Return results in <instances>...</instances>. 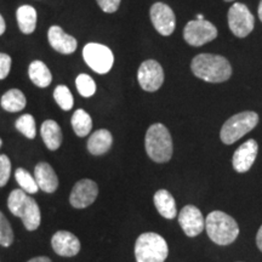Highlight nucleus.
Returning <instances> with one entry per match:
<instances>
[{
  "instance_id": "obj_1",
  "label": "nucleus",
  "mask_w": 262,
  "mask_h": 262,
  "mask_svg": "<svg viewBox=\"0 0 262 262\" xmlns=\"http://www.w3.org/2000/svg\"><path fill=\"white\" fill-rule=\"evenodd\" d=\"M191 70L194 77L208 83H224L232 75V66L224 56L199 54L193 57Z\"/></svg>"
},
{
  "instance_id": "obj_2",
  "label": "nucleus",
  "mask_w": 262,
  "mask_h": 262,
  "mask_svg": "<svg viewBox=\"0 0 262 262\" xmlns=\"http://www.w3.org/2000/svg\"><path fill=\"white\" fill-rule=\"evenodd\" d=\"M209 238L217 245H229L239 235V226L233 217L224 211H211L205 219Z\"/></svg>"
},
{
  "instance_id": "obj_3",
  "label": "nucleus",
  "mask_w": 262,
  "mask_h": 262,
  "mask_svg": "<svg viewBox=\"0 0 262 262\" xmlns=\"http://www.w3.org/2000/svg\"><path fill=\"white\" fill-rule=\"evenodd\" d=\"M147 155L153 162L166 163L171 159L173 146L168 127L157 123L149 126L145 137Z\"/></svg>"
},
{
  "instance_id": "obj_4",
  "label": "nucleus",
  "mask_w": 262,
  "mask_h": 262,
  "mask_svg": "<svg viewBox=\"0 0 262 262\" xmlns=\"http://www.w3.org/2000/svg\"><path fill=\"white\" fill-rule=\"evenodd\" d=\"M8 208L15 216L21 217L28 231H35L40 226L41 215L37 202L22 189H14L8 199Z\"/></svg>"
},
{
  "instance_id": "obj_5",
  "label": "nucleus",
  "mask_w": 262,
  "mask_h": 262,
  "mask_svg": "<svg viewBox=\"0 0 262 262\" xmlns=\"http://www.w3.org/2000/svg\"><path fill=\"white\" fill-rule=\"evenodd\" d=\"M169 254L168 243L162 235L155 232L142 233L135 243L137 262H164Z\"/></svg>"
},
{
  "instance_id": "obj_6",
  "label": "nucleus",
  "mask_w": 262,
  "mask_h": 262,
  "mask_svg": "<svg viewBox=\"0 0 262 262\" xmlns=\"http://www.w3.org/2000/svg\"><path fill=\"white\" fill-rule=\"evenodd\" d=\"M258 123L257 113L251 111H245L234 114L221 127L220 137L225 145H232L237 142L248 133H250Z\"/></svg>"
},
{
  "instance_id": "obj_7",
  "label": "nucleus",
  "mask_w": 262,
  "mask_h": 262,
  "mask_svg": "<svg viewBox=\"0 0 262 262\" xmlns=\"http://www.w3.org/2000/svg\"><path fill=\"white\" fill-rule=\"evenodd\" d=\"M83 57L86 64L98 74H106L113 67V52L106 45L89 42L83 49Z\"/></svg>"
},
{
  "instance_id": "obj_8",
  "label": "nucleus",
  "mask_w": 262,
  "mask_h": 262,
  "mask_svg": "<svg viewBox=\"0 0 262 262\" xmlns=\"http://www.w3.org/2000/svg\"><path fill=\"white\" fill-rule=\"evenodd\" d=\"M217 37V28L206 19H193L183 28V38L191 47L199 48Z\"/></svg>"
},
{
  "instance_id": "obj_9",
  "label": "nucleus",
  "mask_w": 262,
  "mask_h": 262,
  "mask_svg": "<svg viewBox=\"0 0 262 262\" xmlns=\"http://www.w3.org/2000/svg\"><path fill=\"white\" fill-rule=\"evenodd\" d=\"M228 27L237 38H245L253 32L255 18L243 3H234L228 10Z\"/></svg>"
},
{
  "instance_id": "obj_10",
  "label": "nucleus",
  "mask_w": 262,
  "mask_h": 262,
  "mask_svg": "<svg viewBox=\"0 0 262 262\" xmlns=\"http://www.w3.org/2000/svg\"><path fill=\"white\" fill-rule=\"evenodd\" d=\"M137 80L140 86L148 93L159 90L164 83V71L159 62L147 60L142 62L137 72Z\"/></svg>"
},
{
  "instance_id": "obj_11",
  "label": "nucleus",
  "mask_w": 262,
  "mask_h": 262,
  "mask_svg": "<svg viewBox=\"0 0 262 262\" xmlns=\"http://www.w3.org/2000/svg\"><path fill=\"white\" fill-rule=\"evenodd\" d=\"M150 21L159 34L168 37L176 27V17L172 9L164 3H156L149 10Z\"/></svg>"
},
{
  "instance_id": "obj_12",
  "label": "nucleus",
  "mask_w": 262,
  "mask_h": 262,
  "mask_svg": "<svg viewBox=\"0 0 262 262\" xmlns=\"http://www.w3.org/2000/svg\"><path fill=\"white\" fill-rule=\"evenodd\" d=\"M97 195L98 187L96 182H94L93 180L85 179L75 183L71 192L70 202L74 208L84 209L93 204L96 201Z\"/></svg>"
},
{
  "instance_id": "obj_13",
  "label": "nucleus",
  "mask_w": 262,
  "mask_h": 262,
  "mask_svg": "<svg viewBox=\"0 0 262 262\" xmlns=\"http://www.w3.org/2000/svg\"><path fill=\"white\" fill-rule=\"evenodd\" d=\"M179 224L188 237H196L205 227L204 217L194 205H186L179 214Z\"/></svg>"
},
{
  "instance_id": "obj_14",
  "label": "nucleus",
  "mask_w": 262,
  "mask_h": 262,
  "mask_svg": "<svg viewBox=\"0 0 262 262\" xmlns=\"http://www.w3.org/2000/svg\"><path fill=\"white\" fill-rule=\"evenodd\" d=\"M258 153V145L253 139L245 141L243 145H241L235 149L232 158V164L237 172L243 173L250 170L251 166L256 159Z\"/></svg>"
},
{
  "instance_id": "obj_15",
  "label": "nucleus",
  "mask_w": 262,
  "mask_h": 262,
  "mask_svg": "<svg viewBox=\"0 0 262 262\" xmlns=\"http://www.w3.org/2000/svg\"><path fill=\"white\" fill-rule=\"evenodd\" d=\"M52 249L55 253L64 257L75 256L80 250L79 239L68 231H58L51 239Z\"/></svg>"
},
{
  "instance_id": "obj_16",
  "label": "nucleus",
  "mask_w": 262,
  "mask_h": 262,
  "mask_svg": "<svg viewBox=\"0 0 262 262\" xmlns=\"http://www.w3.org/2000/svg\"><path fill=\"white\" fill-rule=\"evenodd\" d=\"M48 38L51 48L55 49V50L58 52H61V54L70 55L73 54V52L77 50V39L73 38L70 34H67V33H64L63 29L58 27V26H52V27L49 29Z\"/></svg>"
},
{
  "instance_id": "obj_17",
  "label": "nucleus",
  "mask_w": 262,
  "mask_h": 262,
  "mask_svg": "<svg viewBox=\"0 0 262 262\" xmlns=\"http://www.w3.org/2000/svg\"><path fill=\"white\" fill-rule=\"evenodd\" d=\"M34 178L39 188L45 193H54L58 187V179L50 164L39 163L34 169Z\"/></svg>"
},
{
  "instance_id": "obj_18",
  "label": "nucleus",
  "mask_w": 262,
  "mask_h": 262,
  "mask_svg": "<svg viewBox=\"0 0 262 262\" xmlns=\"http://www.w3.org/2000/svg\"><path fill=\"white\" fill-rule=\"evenodd\" d=\"M113 143L112 134L106 129H100L95 131L88 141V149L91 155L101 156L107 153L111 149Z\"/></svg>"
},
{
  "instance_id": "obj_19",
  "label": "nucleus",
  "mask_w": 262,
  "mask_h": 262,
  "mask_svg": "<svg viewBox=\"0 0 262 262\" xmlns=\"http://www.w3.org/2000/svg\"><path fill=\"white\" fill-rule=\"evenodd\" d=\"M153 202H155L157 210L163 217L172 220L178 215L175 199L166 189H159L158 192H156L155 196H153Z\"/></svg>"
},
{
  "instance_id": "obj_20",
  "label": "nucleus",
  "mask_w": 262,
  "mask_h": 262,
  "mask_svg": "<svg viewBox=\"0 0 262 262\" xmlns=\"http://www.w3.org/2000/svg\"><path fill=\"white\" fill-rule=\"evenodd\" d=\"M40 134L42 141L50 150L60 148L62 143V131L58 124L55 120H45L42 123Z\"/></svg>"
},
{
  "instance_id": "obj_21",
  "label": "nucleus",
  "mask_w": 262,
  "mask_h": 262,
  "mask_svg": "<svg viewBox=\"0 0 262 262\" xmlns=\"http://www.w3.org/2000/svg\"><path fill=\"white\" fill-rule=\"evenodd\" d=\"M28 74L31 80L39 88H47L51 84L52 75L48 66L41 61H33L29 66Z\"/></svg>"
},
{
  "instance_id": "obj_22",
  "label": "nucleus",
  "mask_w": 262,
  "mask_h": 262,
  "mask_svg": "<svg viewBox=\"0 0 262 262\" xmlns=\"http://www.w3.org/2000/svg\"><path fill=\"white\" fill-rule=\"evenodd\" d=\"M18 27L25 34H31L37 26V11L33 6L24 5L17 9Z\"/></svg>"
},
{
  "instance_id": "obj_23",
  "label": "nucleus",
  "mask_w": 262,
  "mask_h": 262,
  "mask_svg": "<svg viewBox=\"0 0 262 262\" xmlns=\"http://www.w3.org/2000/svg\"><path fill=\"white\" fill-rule=\"evenodd\" d=\"M0 103H2V107L4 108L5 111L15 113L24 110L27 101H26V96L21 90L11 89L6 91V93L3 95Z\"/></svg>"
},
{
  "instance_id": "obj_24",
  "label": "nucleus",
  "mask_w": 262,
  "mask_h": 262,
  "mask_svg": "<svg viewBox=\"0 0 262 262\" xmlns=\"http://www.w3.org/2000/svg\"><path fill=\"white\" fill-rule=\"evenodd\" d=\"M72 127L77 136L84 137L89 135L91 129H93V119L89 113L85 112L84 110H77L72 116Z\"/></svg>"
},
{
  "instance_id": "obj_25",
  "label": "nucleus",
  "mask_w": 262,
  "mask_h": 262,
  "mask_svg": "<svg viewBox=\"0 0 262 262\" xmlns=\"http://www.w3.org/2000/svg\"><path fill=\"white\" fill-rule=\"evenodd\" d=\"M15 179L21 187L22 191H25L28 194H33V193H37L39 189V186L35 178L31 175L27 170L24 168H18L15 172Z\"/></svg>"
},
{
  "instance_id": "obj_26",
  "label": "nucleus",
  "mask_w": 262,
  "mask_h": 262,
  "mask_svg": "<svg viewBox=\"0 0 262 262\" xmlns=\"http://www.w3.org/2000/svg\"><path fill=\"white\" fill-rule=\"evenodd\" d=\"M54 97L58 106L63 111H70L73 107V95H72L71 90L67 86H64V85H58L54 91Z\"/></svg>"
},
{
  "instance_id": "obj_27",
  "label": "nucleus",
  "mask_w": 262,
  "mask_h": 262,
  "mask_svg": "<svg viewBox=\"0 0 262 262\" xmlns=\"http://www.w3.org/2000/svg\"><path fill=\"white\" fill-rule=\"evenodd\" d=\"M16 129L24 134L28 139H34L37 129H35V120L31 114H24L16 120Z\"/></svg>"
},
{
  "instance_id": "obj_28",
  "label": "nucleus",
  "mask_w": 262,
  "mask_h": 262,
  "mask_svg": "<svg viewBox=\"0 0 262 262\" xmlns=\"http://www.w3.org/2000/svg\"><path fill=\"white\" fill-rule=\"evenodd\" d=\"M75 85L83 97H91L96 93V83L88 74H79L75 79Z\"/></svg>"
},
{
  "instance_id": "obj_29",
  "label": "nucleus",
  "mask_w": 262,
  "mask_h": 262,
  "mask_svg": "<svg viewBox=\"0 0 262 262\" xmlns=\"http://www.w3.org/2000/svg\"><path fill=\"white\" fill-rule=\"evenodd\" d=\"M14 242V232L10 226L8 219L0 211V245L10 247Z\"/></svg>"
},
{
  "instance_id": "obj_30",
  "label": "nucleus",
  "mask_w": 262,
  "mask_h": 262,
  "mask_svg": "<svg viewBox=\"0 0 262 262\" xmlns=\"http://www.w3.org/2000/svg\"><path fill=\"white\" fill-rule=\"evenodd\" d=\"M11 175V162L9 157L0 155V187H4Z\"/></svg>"
},
{
  "instance_id": "obj_31",
  "label": "nucleus",
  "mask_w": 262,
  "mask_h": 262,
  "mask_svg": "<svg viewBox=\"0 0 262 262\" xmlns=\"http://www.w3.org/2000/svg\"><path fill=\"white\" fill-rule=\"evenodd\" d=\"M11 70V57L0 52V79H5Z\"/></svg>"
},
{
  "instance_id": "obj_32",
  "label": "nucleus",
  "mask_w": 262,
  "mask_h": 262,
  "mask_svg": "<svg viewBox=\"0 0 262 262\" xmlns=\"http://www.w3.org/2000/svg\"><path fill=\"white\" fill-rule=\"evenodd\" d=\"M96 2L104 12L112 14V12H116L118 8H119L122 0H96Z\"/></svg>"
},
{
  "instance_id": "obj_33",
  "label": "nucleus",
  "mask_w": 262,
  "mask_h": 262,
  "mask_svg": "<svg viewBox=\"0 0 262 262\" xmlns=\"http://www.w3.org/2000/svg\"><path fill=\"white\" fill-rule=\"evenodd\" d=\"M256 244H257L258 250H260L261 253H262V225H261V227L258 228V231H257V234H256Z\"/></svg>"
},
{
  "instance_id": "obj_34",
  "label": "nucleus",
  "mask_w": 262,
  "mask_h": 262,
  "mask_svg": "<svg viewBox=\"0 0 262 262\" xmlns=\"http://www.w3.org/2000/svg\"><path fill=\"white\" fill-rule=\"evenodd\" d=\"M28 262H52L49 257L45 256H39V257H34L32 260H29Z\"/></svg>"
},
{
  "instance_id": "obj_35",
  "label": "nucleus",
  "mask_w": 262,
  "mask_h": 262,
  "mask_svg": "<svg viewBox=\"0 0 262 262\" xmlns=\"http://www.w3.org/2000/svg\"><path fill=\"white\" fill-rule=\"evenodd\" d=\"M5 29H6L5 21H4V18H3V16L0 15V35H3V34H4Z\"/></svg>"
},
{
  "instance_id": "obj_36",
  "label": "nucleus",
  "mask_w": 262,
  "mask_h": 262,
  "mask_svg": "<svg viewBox=\"0 0 262 262\" xmlns=\"http://www.w3.org/2000/svg\"><path fill=\"white\" fill-rule=\"evenodd\" d=\"M257 14H258V18H260V21L262 22V0H260V4H258Z\"/></svg>"
},
{
  "instance_id": "obj_37",
  "label": "nucleus",
  "mask_w": 262,
  "mask_h": 262,
  "mask_svg": "<svg viewBox=\"0 0 262 262\" xmlns=\"http://www.w3.org/2000/svg\"><path fill=\"white\" fill-rule=\"evenodd\" d=\"M196 19H204V17H203V15H198L196 16Z\"/></svg>"
},
{
  "instance_id": "obj_38",
  "label": "nucleus",
  "mask_w": 262,
  "mask_h": 262,
  "mask_svg": "<svg viewBox=\"0 0 262 262\" xmlns=\"http://www.w3.org/2000/svg\"><path fill=\"white\" fill-rule=\"evenodd\" d=\"M2 145H3V141H2V139H0V148H2Z\"/></svg>"
},
{
  "instance_id": "obj_39",
  "label": "nucleus",
  "mask_w": 262,
  "mask_h": 262,
  "mask_svg": "<svg viewBox=\"0 0 262 262\" xmlns=\"http://www.w3.org/2000/svg\"><path fill=\"white\" fill-rule=\"evenodd\" d=\"M224 2H227V3H229V2H233V0H224Z\"/></svg>"
}]
</instances>
